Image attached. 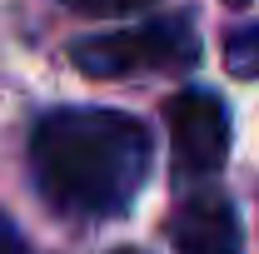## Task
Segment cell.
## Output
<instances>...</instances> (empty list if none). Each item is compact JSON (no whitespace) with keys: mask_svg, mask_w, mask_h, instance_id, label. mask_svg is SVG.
I'll list each match as a JSON object with an SVG mask.
<instances>
[{"mask_svg":"<svg viewBox=\"0 0 259 254\" xmlns=\"http://www.w3.org/2000/svg\"><path fill=\"white\" fill-rule=\"evenodd\" d=\"M30 175L50 209L115 220L150 175V130L125 110H50L30 130Z\"/></svg>","mask_w":259,"mask_h":254,"instance_id":"6da1fadb","label":"cell"},{"mask_svg":"<svg viewBox=\"0 0 259 254\" xmlns=\"http://www.w3.org/2000/svg\"><path fill=\"white\" fill-rule=\"evenodd\" d=\"M70 60L90 80H130V75H155V70H190L199 60V30L190 15H160L130 30L90 35L70 45Z\"/></svg>","mask_w":259,"mask_h":254,"instance_id":"7a4b0ae2","label":"cell"},{"mask_svg":"<svg viewBox=\"0 0 259 254\" xmlns=\"http://www.w3.org/2000/svg\"><path fill=\"white\" fill-rule=\"evenodd\" d=\"M164 125H169V159L175 180H214L229 159V110L214 90H180L164 100Z\"/></svg>","mask_w":259,"mask_h":254,"instance_id":"3957f363","label":"cell"},{"mask_svg":"<svg viewBox=\"0 0 259 254\" xmlns=\"http://www.w3.org/2000/svg\"><path fill=\"white\" fill-rule=\"evenodd\" d=\"M169 244H175V254H239L244 229H239L234 199H225L220 190L190 194L169 215Z\"/></svg>","mask_w":259,"mask_h":254,"instance_id":"277c9868","label":"cell"},{"mask_svg":"<svg viewBox=\"0 0 259 254\" xmlns=\"http://www.w3.org/2000/svg\"><path fill=\"white\" fill-rule=\"evenodd\" d=\"M225 65L239 80H254L259 75V20H249V25L225 35Z\"/></svg>","mask_w":259,"mask_h":254,"instance_id":"5b68a950","label":"cell"},{"mask_svg":"<svg viewBox=\"0 0 259 254\" xmlns=\"http://www.w3.org/2000/svg\"><path fill=\"white\" fill-rule=\"evenodd\" d=\"M70 10H80V15H95V20H115V15H135V10H145L150 0H60Z\"/></svg>","mask_w":259,"mask_h":254,"instance_id":"8992f818","label":"cell"},{"mask_svg":"<svg viewBox=\"0 0 259 254\" xmlns=\"http://www.w3.org/2000/svg\"><path fill=\"white\" fill-rule=\"evenodd\" d=\"M0 254H30V244L20 239V229L5 220V215H0Z\"/></svg>","mask_w":259,"mask_h":254,"instance_id":"52a82bcc","label":"cell"},{"mask_svg":"<svg viewBox=\"0 0 259 254\" xmlns=\"http://www.w3.org/2000/svg\"><path fill=\"white\" fill-rule=\"evenodd\" d=\"M115 254H140V249H115Z\"/></svg>","mask_w":259,"mask_h":254,"instance_id":"ba28073f","label":"cell"},{"mask_svg":"<svg viewBox=\"0 0 259 254\" xmlns=\"http://www.w3.org/2000/svg\"><path fill=\"white\" fill-rule=\"evenodd\" d=\"M229 5H249V0H229Z\"/></svg>","mask_w":259,"mask_h":254,"instance_id":"9c48e42d","label":"cell"}]
</instances>
